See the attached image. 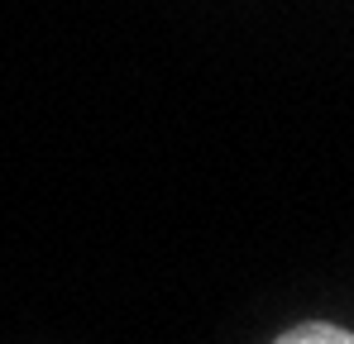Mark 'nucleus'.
<instances>
[{
    "mask_svg": "<svg viewBox=\"0 0 354 344\" xmlns=\"http://www.w3.org/2000/svg\"><path fill=\"white\" fill-rule=\"evenodd\" d=\"M273 344H354V330L330 325V321H301L292 330H283Z\"/></svg>",
    "mask_w": 354,
    "mask_h": 344,
    "instance_id": "f257e3e1",
    "label": "nucleus"
}]
</instances>
